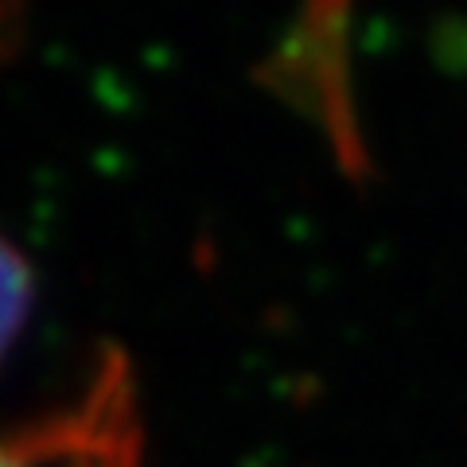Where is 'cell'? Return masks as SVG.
I'll return each mask as SVG.
<instances>
[{
  "mask_svg": "<svg viewBox=\"0 0 467 467\" xmlns=\"http://www.w3.org/2000/svg\"><path fill=\"white\" fill-rule=\"evenodd\" d=\"M149 429L137 374L106 350L75 393L0 425V467H144Z\"/></svg>",
  "mask_w": 467,
  "mask_h": 467,
  "instance_id": "obj_1",
  "label": "cell"
},
{
  "mask_svg": "<svg viewBox=\"0 0 467 467\" xmlns=\"http://www.w3.org/2000/svg\"><path fill=\"white\" fill-rule=\"evenodd\" d=\"M32 304H36V273L20 254V245H12L0 234V362L20 343L27 319H32Z\"/></svg>",
  "mask_w": 467,
  "mask_h": 467,
  "instance_id": "obj_2",
  "label": "cell"
}]
</instances>
